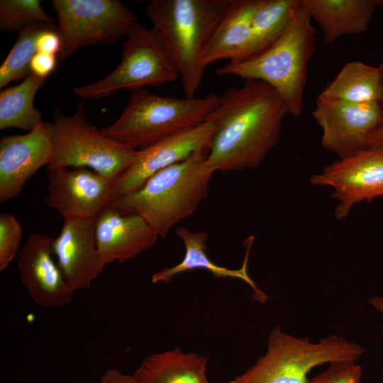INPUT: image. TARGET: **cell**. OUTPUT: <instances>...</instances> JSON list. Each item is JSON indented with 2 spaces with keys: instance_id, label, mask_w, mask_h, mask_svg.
I'll return each instance as SVG.
<instances>
[{
  "instance_id": "6da1fadb",
  "label": "cell",
  "mask_w": 383,
  "mask_h": 383,
  "mask_svg": "<svg viewBox=\"0 0 383 383\" xmlns=\"http://www.w3.org/2000/svg\"><path fill=\"white\" fill-rule=\"evenodd\" d=\"M214 111L217 127L206 155L214 171L255 170L277 143L287 114L277 92L267 84L246 80L221 96Z\"/></svg>"
},
{
  "instance_id": "7a4b0ae2",
  "label": "cell",
  "mask_w": 383,
  "mask_h": 383,
  "mask_svg": "<svg viewBox=\"0 0 383 383\" xmlns=\"http://www.w3.org/2000/svg\"><path fill=\"white\" fill-rule=\"evenodd\" d=\"M232 0H151L145 8L172 59L187 98L204 75V53Z\"/></svg>"
},
{
  "instance_id": "3957f363",
  "label": "cell",
  "mask_w": 383,
  "mask_h": 383,
  "mask_svg": "<svg viewBox=\"0 0 383 383\" xmlns=\"http://www.w3.org/2000/svg\"><path fill=\"white\" fill-rule=\"evenodd\" d=\"M206 155H193L163 169L136 191L108 205L142 216L159 237L165 238L174 226L192 216L206 198L214 172Z\"/></svg>"
},
{
  "instance_id": "277c9868",
  "label": "cell",
  "mask_w": 383,
  "mask_h": 383,
  "mask_svg": "<svg viewBox=\"0 0 383 383\" xmlns=\"http://www.w3.org/2000/svg\"><path fill=\"white\" fill-rule=\"evenodd\" d=\"M315 29L301 1L292 23L274 44L250 57L228 62L216 73L267 84L281 97L287 113L299 116L303 111L308 64L315 52Z\"/></svg>"
},
{
  "instance_id": "5b68a950",
  "label": "cell",
  "mask_w": 383,
  "mask_h": 383,
  "mask_svg": "<svg viewBox=\"0 0 383 383\" xmlns=\"http://www.w3.org/2000/svg\"><path fill=\"white\" fill-rule=\"evenodd\" d=\"M221 101V96L213 93L179 99L139 89L132 91L119 118L100 130L114 141L139 150L202 123Z\"/></svg>"
},
{
  "instance_id": "8992f818",
  "label": "cell",
  "mask_w": 383,
  "mask_h": 383,
  "mask_svg": "<svg viewBox=\"0 0 383 383\" xmlns=\"http://www.w3.org/2000/svg\"><path fill=\"white\" fill-rule=\"evenodd\" d=\"M365 350L342 337L331 335L316 343L284 333L270 332L266 353L243 374L236 383H309L316 367L337 361H357Z\"/></svg>"
},
{
  "instance_id": "52a82bcc",
  "label": "cell",
  "mask_w": 383,
  "mask_h": 383,
  "mask_svg": "<svg viewBox=\"0 0 383 383\" xmlns=\"http://www.w3.org/2000/svg\"><path fill=\"white\" fill-rule=\"evenodd\" d=\"M84 111V101L72 115H65L60 106L53 110L52 157L47 167H87L114 182L137 150L105 135L88 121Z\"/></svg>"
},
{
  "instance_id": "ba28073f",
  "label": "cell",
  "mask_w": 383,
  "mask_h": 383,
  "mask_svg": "<svg viewBox=\"0 0 383 383\" xmlns=\"http://www.w3.org/2000/svg\"><path fill=\"white\" fill-rule=\"evenodd\" d=\"M121 60L103 79L77 87L74 93L83 99H99L121 89L132 91L174 82L178 72L157 30L138 23L126 36Z\"/></svg>"
},
{
  "instance_id": "9c48e42d",
  "label": "cell",
  "mask_w": 383,
  "mask_h": 383,
  "mask_svg": "<svg viewBox=\"0 0 383 383\" xmlns=\"http://www.w3.org/2000/svg\"><path fill=\"white\" fill-rule=\"evenodd\" d=\"M65 60L81 48L111 44L139 23L135 13L118 0H53Z\"/></svg>"
},
{
  "instance_id": "30bf717a",
  "label": "cell",
  "mask_w": 383,
  "mask_h": 383,
  "mask_svg": "<svg viewBox=\"0 0 383 383\" xmlns=\"http://www.w3.org/2000/svg\"><path fill=\"white\" fill-rule=\"evenodd\" d=\"M322 130L321 145L340 159L367 149L370 135L383 123L380 104H355L318 95L313 111Z\"/></svg>"
},
{
  "instance_id": "8fae6325",
  "label": "cell",
  "mask_w": 383,
  "mask_h": 383,
  "mask_svg": "<svg viewBox=\"0 0 383 383\" xmlns=\"http://www.w3.org/2000/svg\"><path fill=\"white\" fill-rule=\"evenodd\" d=\"M216 127L213 113L193 128L137 150L130 166L113 182L111 200L136 191L169 166L193 155L207 154Z\"/></svg>"
},
{
  "instance_id": "7c38bea8",
  "label": "cell",
  "mask_w": 383,
  "mask_h": 383,
  "mask_svg": "<svg viewBox=\"0 0 383 383\" xmlns=\"http://www.w3.org/2000/svg\"><path fill=\"white\" fill-rule=\"evenodd\" d=\"M310 182L333 188L332 196L338 202L335 216L341 220L355 204L383 197V150L367 148L333 162Z\"/></svg>"
},
{
  "instance_id": "4fadbf2b",
  "label": "cell",
  "mask_w": 383,
  "mask_h": 383,
  "mask_svg": "<svg viewBox=\"0 0 383 383\" xmlns=\"http://www.w3.org/2000/svg\"><path fill=\"white\" fill-rule=\"evenodd\" d=\"M44 202L64 218L94 219L111 200L113 181L87 167L48 168Z\"/></svg>"
},
{
  "instance_id": "5bb4252c",
  "label": "cell",
  "mask_w": 383,
  "mask_h": 383,
  "mask_svg": "<svg viewBox=\"0 0 383 383\" xmlns=\"http://www.w3.org/2000/svg\"><path fill=\"white\" fill-rule=\"evenodd\" d=\"M52 126L42 122L23 135L4 136L0 140V201L17 196L27 181L52 157Z\"/></svg>"
},
{
  "instance_id": "9a60e30c",
  "label": "cell",
  "mask_w": 383,
  "mask_h": 383,
  "mask_svg": "<svg viewBox=\"0 0 383 383\" xmlns=\"http://www.w3.org/2000/svg\"><path fill=\"white\" fill-rule=\"evenodd\" d=\"M52 239L30 233L18 254L21 281L38 306L53 308L72 301L74 291L52 257Z\"/></svg>"
},
{
  "instance_id": "2e32d148",
  "label": "cell",
  "mask_w": 383,
  "mask_h": 383,
  "mask_svg": "<svg viewBox=\"0 0 383 383\" xmlns=\"http://www.w3.org/2000/svg\"><path fill=\"white\" fill-rule=\"evenodd\" d=\"M94 233L101 265L123 263L152 248L159 235L140 216L107 205L94 218Z\"/></svg>"
},
{
  "instance_id": "e0dca14e",
  "label": "cell",
  "mask_w": 383,
  "mask_h": 383,
  "mask_svg": "<svg viewBox=\"0 0 383 383\" xmlns=\"http://www.w3.org/2000/svg\"><path fill=\"white\" fill-rule=\"evenodd\" d=\"M52 250L67 283L74 290L88 289L103 272L94 233V219L67 218Z\"/></svg>"
},
{
  "instance_id": "ac0fdd59",
  "label": "cell",
  "mask_w": 383,
  "mask_h": 383,
  "mask_svg": "<svg viewBox=\"0 0 383 383\" xmlns=\"http://www.w3.org/2000/svg\"><path fill=\"white\" fill-rule=\"evenodd\" d=\"M311 19L321 28L325 44L346 35L366 32L383 0H301Z\"/></svg>"
},
{
  "instance_id": "d6986e66",
  "label": "cell",
  "mask_w": 383,
  "mask_h": 383,
  "mask_svg": "<svg viewBox=\"0 0 383 383\" xmlns=\"http://www.w3.org/2000/svg\"><path fill=\"white\" fill-rule=\"evenodd\" d=\"M256 0H232L204 53L205 67L219 60H241L252 55L251 20Z\"/></svg>"
},
{
  "instance_id": "ffe728a7",
  "label": "cell",
  "mask_w": 383,
  "mask_h": 383,
  "mask_svg": "<svg viewBox=\"0 0 383 383\" xmlns=\"http://www.w3.org/2000/svg\"><path fill=\"white\" fill-rule=\"evenodd\" d=\"M177 235L182 241L185 254L182 261L171 267H165L152 275V282H168L181 273L203 269L209 271L216 278L238 279L247 283L254 291L255 297L260 301H265L266 296L257 287L248 273V261L252 238L247 243V252L239 269H230L215 264L206 253V240L209 237L205 231L193 232L181 226L176 230Z\"/></svg>"
},
{
  "instance_id": "44dd1931",
  "label": "cell",
  "mask_w": 383,
  "mask_h": 383,
  "mask_svg": "<svg viewBox=\"0 0 383 383\" xmlns=\"http://www.w3.org/2000/svg\"><path fill=\"white\" fill-rule=\"evenodd\" d=\"M207 363L205 356L174 348L150 355L133 376L138 383H209Z\"/></svg>"
},
{
  "instance_id": "7402d4cb",
  "label": "cell",
  "mask_w": 383,
  "mask_h": 383,
  "mask_svg": "<svg viewBox=\"0 0 383 383\" xmlns=\"http://www.w3.org/2000/svg\"><path fill=\"white\" fill-rule=\"evenodd\" d=\"M320 95L355 104H381L383 89L378 67L357 60L349 62Z\"/></svg>"
},
{
  "instance_id": "603a6c76",
  "label": "cell",
  "mask_w": 383,
  "mask_h": 383,
  "mask_svg": "<svg viewBox=\"0 0 383 383\" xmlns=\"http://www.w3.org/2000/svg\"><path fill=\"white\" fill-rule=\"evenodd\" d=\"M48 78L31 73L20 84L4 88L0 93V130L18 128L28 132L43 121L34 99Z\"/></svg>"
},
{
  "instance_id": "cb8c5ba5",
  "label": "cell",
  "mask_w": 383,
  "mask_h": 383,
  "mask_svg": "<svg viewBox=\"0 0 383 383\" xmlns=\"http://www.w3.org/2000/svg\"><path fill=\"white\" fill-rule=\"evenodd\" d=\"M301 6V0H256L251 20V56L268 48L284 34Z\"/></svg>"
},
{
  "instance_id": "d4e9b609",
  "label": "cell",
  "mask_w": 383,
  "mask_h": 383,
  "mask_svg": "<svg viewBox=\"0 0 383 383\" xmlns=\"http://www.w3.org/2000/svg\"><path fill=\"white\" fill-rule=\"evenodd\" d=\"M55 24H37L18 33L17 40L0 67V88L23 80L31 72L30 63L37 52V39L44 30L56 28Z\"/></svg>"
},
{
  "instance_id": "484cf974",
  "label": "cell",
  "mask_w": 383,
  "mask_h": 383,
  "mask_svg": "<svg viewBox=\"0 0 383 383\" xmlns=\"http://www.w3.org/2000/svg\"><path fill=\"white\" fill-rule=\"evenodd\" d=\"M41 4L40 0H1L0 28L19 33L37 24H55Z\"/></svg>"
},
{
  "instance_id": "4316f807",
  "label": "cell",
  "mask_w": 383,
  "mask_h": 383,
  "mask_svg": "<svg viewBox=\"0 0 383 383\" xmlns=\"http://www.w3.org/2000/svg\"><path fill=\"white\" fill-rule=\"evenodd\" d=\"M23 228L17 218L10 213L0 214V271L8 267L18 256Z\"/></svg>"
},
{
  "instance_id": "83f0119b",
  "label": "cell",
  "mask_w": 383,
  "mask_h": 383,
  "mask_svg": "<svg viewBox=\"0 0 383 383\" xmlns=\"http://www.w3.org/2000/svg\"><path fill=\"white\" fill-rule=\"evenodd\" d=\"M362 368L355 361H337L309 383H362Z\"/></svg>"
},
{
  "instance_id": "f1b7e54d",
  "label": "cell",
  "mask_w": 383,
  "mask_h": 383,
  "mask_svg": "<svg viewBox=\"0 0 383 383\" xmlns=\"http://www.w3.org/2000/svg\"><path fill=\"white\" fill-rule=\"evenodd\" d=\"M37 52L57 55L61 41L57 33V27L43 31L37 39Z\"/></svg>"
},
{
  "instance_id": "f546056e",
  "label": "cell",
  "mask_w": 383,
  "mask_h": 383,
  "mask_svg": "<svg viewBox=\"0 0 383 383\" xmlns=\"http://www.w3.org/2000/svg\"><path fill=\"white\" fill-rule=\"evenodd\" d=\"M57 55L37 52L31 60V72L38 77L48 78L55 70Z\"/></svg>"
},
{
  "instance_id": "4dcf8cb0",
  "label": "cell",
  "mask_w": 383,
  "mask_h": 383,
  "mask_svg": "<svg viewBox=\"0 0 383 383\" xmlns=\"http://www.w3.org/2000/svg\"><path fill=\"white\" fill-rule=\"evenodd\" d=\"M99 383H138V382L133 374H126L116 368H112L103 374Z\"/></svg>"
},
{
  "instance_id": "1f68e13d",
  "label": "cell",
  "mask_w": 383,
  "mask_h": 383,
  "mask_svg": "<svg viewBox=\"0 0 383 383\" xmlns=\"http://www.w3.org/2000/svg\"><path fill=\"white\" fill-rule=\"evenodd\" d=\"M367 148L383 150V123L368 138Z\"/></svg>"
},
{
  "instance_id": "d6a6232c",
  "label": "cell",
  "mask_w": 383,
  "mask_h": 383,
  "mask_svg": "<svg viewBox=\"0 0 383 383\" xmlns=\"http://www.w3.org/2000/svg\"><path fill=\"white\" fill-rule=\"evenodd\" d=\"M369 304L383 315V296H377L368 300Z\"/></svg>"
},
{
  "instance_id": "836d02e7",
  "label": "cell",
  "mask_w": 383,
  "mask_h": 383,
  "mask_svg": "<svg viewBox=\"0 0 383 383\" xmlns=\"http://www.w3.org/2000/svg\"><path fill=\"white\" fill-rule=\"evenodd\" d=\"M378 69H379V73H380L381 82H382V89H383V60L381 62V63L379 64V65L378 66ZM380 105H381V107H382V111H383V99H382V101L381 102Z\"/></svg>"
},
{
  "instance_id": "e575fe53",
  "label": "cell",
  "mask_w": 383,
  "mask_h": 383,
  "mask_svg": "<svg viewBox=\"0 0 383 383\" xmlns=\"http://www.w3.org/2000/svg\"><path fill=\"white\" fill-rule=\"evenodd\" d=\"M228 383H236L235 381L233 379L232 381H230Z\"/></svg>"
}]
</instances>
